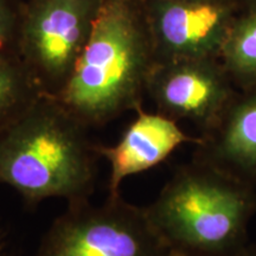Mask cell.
<instances>
[{
  "mask_svg": "<svg viewBox=\"0 0 256 256\" xmlns=\"http://www.w3.org/2000/svg\"><path fill=\"white\" fill-rule=\"evenodd\" d=\"M88 130L58 98L42 94L0 132V185L31 206L49 198L89 200L100 156Z\"/></svg>",
  "mask_w": 256,
  "mask_h": 256,
  "instance_id": "1",
  "label": "cell"
},
{
  "mask_svg": "<svg viewBox=\"0 0 256 256\" xmlns=\"http://www.w3.org/2000/svg\"><path fill=\"white\" fill-rule=\"evenodd\" d=\"M156 63L140 0H104L72 78L57 98L86 127L142 110Z\"/></svg>",
  "mask_w": 256,
  "mask_h": 256,
  "instance_id": "2",
  "label": "cell"
},
{
  "mask_svg": "<svg viewBox=\"0 0 256 256\" xmlns=\"http://www.w3.org/2000/svg\"><path fill=\"white\" fill-rule=\"evenodd\" d=\"M146 210L172 250L236 256L250 243L256 186L191 159L176 170Z\"/></svg>",
  "mask_w": 256,
  "mask_h": 256,
  "instance_id": "3",
  "label": "cell"
},
{
  "mask_svg": "<svg viewBox=\"0 0 256 256\" xmlns=\"http://www.w3.org/2000/svg\"><path fill=\"white\" fill-rule=\"evenodd\" d=\"M171 249L156 232L146 206L108 196L68 204L42 238L36 256H168Z\"/></svg>",
  "mask_w": 256,
  "mask_h": 256,
  "instance_id": "4",
  "label": "cell"
},
{
  "mask_svg": "<svg viewBox=\"0 0 256 256\" xmlns=\"http://www.w3.org/2000/svg\"><path fill=\"white\" fill-rule=\"evenodd\" d=\"M104 0H24L18 58L46 95L57 98L72 78Z\"/></svg>",
  "mask_w": 256,
  "mask_h": 256,
  "instance_id": "5",
  "label": "cell"
},
{
  "mask_svg": "<svg viewBox=\"0 0 256 256\" xmlns=\"http://www.w3.org/2000/svg\"><path fill=\"white\" fill-rule=\"evenodd\" d=\"M238 92L220 58L156 62L146 84L156 112L188 121L198 136L216 126Z\"/></svg>",
  "mask_w": 256,
  "mask_h": 256,
  "instance_id": "6",
  "label": "cell"
},
{
  "mask_svg": "<svg viewBox=\"0 0 256 256\" xmlns=\"http://www.w3.org/2000/svg\"><path fill=\"white\" fill-rule=\"evenodd\" d=\"M156 62L220 58L230 28L243 6L240 2L140 0Z\"/></svg>",
  "mask_w": 256,
  "mask_h": 256,
  "instance_id": "7",
  "label": "cell"
},
{
  "mask_svg": "<svg viewBox=\"0 0 256 256\" xmlns=\"http://www.w3.org/2000/svg\"><path fill=\"white\" fill-rule=\"evenodd\" d=\"M121 139L113 146L98 145L96 151L110 164L108 196H119L121 184L130 176L142 174L168 159L184 144H197L178 121L154 112L139 110Z\"/></svg>",
  "mask_w": 256,
  "mask_h": 256,
  "instance_id": "8",
  "label": "cell"
},
{
  "mask_svg": "<svg viewBox=\"0 0 256 256\" xmlns=\"http://www.w3.org/2000/svg\"><path fill=\"white\" fill-rule=\"evenodd\" d=\"M198 138L192 159L256 186V86L238 90L216 126Z\"/></svg>",
  "mask_w": 256,
  "mask_h": 256,
  "instance_id": "9",
  "label": "cell"
},
{
  "mask_svg": "<svg viewBox=\"0 0 256 256\" xmlns=\"http://www.w3.org/2000/svg\"><path fill=\"white\" fill-rule=\"evenodd\" d=\"M220 60L238 90L256 86V10L240 12L224 40Z\"/></svg>",
  "mask_w": 256,
  "mask_h": 256,
  "instance_id": "10",
  "label": "cell"
},
{
  "mask_svg": "<svg viewBox=\"0 0 256 256\" xmlns=\"http://www.w3.org/2000/svg\"><path fill=\"white\" fill-rule=\"evenodd\" d=\"M43 94L18 57L0 56V132Z\"/></svg>",
  "mask_w": 256,
  "mask_h": 256,
  "instance_id": "11",
  "label": "cell"
},
{
  "mask_svg": "<svg viewBox=\"0 0 256 256\" xmlns=\"http://www.w3.org/2000/svg\"><path fill=\"white\" fill-rule=\"evenodd\" d=\"M24 0H0V56L18 57L17 44Z\"/></svg>",
  "mask_w": 256,
  "mask_h": 256,
  "instance_id": "12",
  "label": "cell"
},
{
  "mask_svg": "<svg viewBox=\"0 0 256 256\" xmlns=\"http://www.w3.org/2000/svg\"><path fill=\"white\" fill-rule=\"evenodd\" d=\"M236 256H256V243H249L247 247Z\"/></svg>",
  "mask_w": 256,
  "mask_h": 256,
  "instance_id": "13",
  "label": "cell"
},
{
  "mask_svg": "<svg viewBox=\"0 0 256 256\" xmlns=\"http://www.w3.org/2000/svg\"><path fill=\"white\" fill-rule=\"evenodd\" d=\"M243 8L256 10V0H241Z\"/></svg>",
  "mask_w": 256,
  "mask_h": 256,
  "instance_id": "14",
  "label": "cell"
},
{
  "mask_svg": "<svg viewBox=\"0 0 256 256\" xmlns=\"http://www.w3.org/2000/svg\"><path fill=\"white\" fill-rule=\"evenodd\" d=\"M168 256H185V255L180 254V252H174V250H172V249H171V252H168Z\"/></svg>",
  "mask_w": 256,
  "mask_h": 256,
  "instance_id": "15",
  "label": "cell"
},
{
  "mask_svg": "<svg viewBox=\"0 0 256 256\" xmlns=\"http://www.w3.org/2000/svg\"><path fill=\"white\" fill-rule=\"evenodd\" d=\"M210 2H241V0H210Z\"/></svg>",
  "mask_w": 256,
  "mask_h": 256,
  "instance_id": "16",
  "label": "cell"
}]
</instances>
